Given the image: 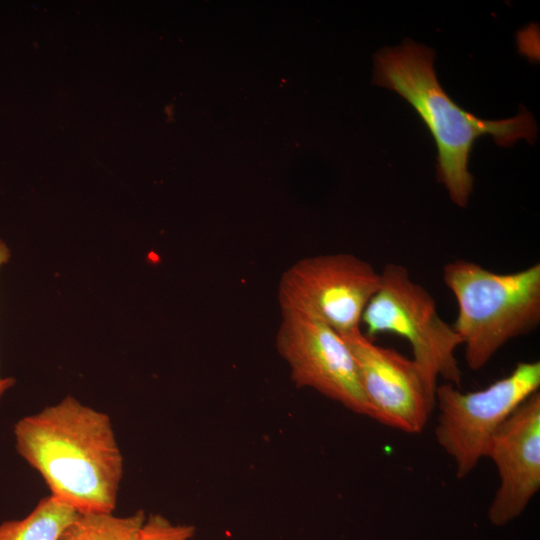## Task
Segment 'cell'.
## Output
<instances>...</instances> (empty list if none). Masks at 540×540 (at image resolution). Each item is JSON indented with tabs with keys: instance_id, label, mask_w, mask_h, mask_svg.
Segmentation results:
<instances>
[{
	"instance_id": "cell-11",
	"label": "cell",
	"mask_w": 540,
	"mask_h": 540,
	"mask_svg": "<svg viewBox=\"0 0 540 540\" xmlns=\"http://www.w3.org/2000/svg\"><path fill=\"white\" fill-rule=\"evenodd\" d=\"M145 519L142 510L129 516L80 513L58 540H138Z\"/></svg>"
},
{
	"instance_id": "cell-1",
	"label": "cell",
	"mask_w": 540,
	"mask_h": 540,
	"mask_svg": "<svg viewBox=\"0 0 540 540\" xmlns=\"http://www.w3.org/2000/svg\"><path fill=\"white\" fill-rule=\"evenodd\" d=\"M13 433L50 494L80 513H113L124 459L109 415L67 396L21 418Z\"/></svg>"
},
{
	"instance_id": "cell-5",
	"label": "cell",
	"mask_w": 540,
	"mask_h": 540,
	"mask_svg": "<svg viewBox=\"0 0 540 540\" xmlns=\"http://www.w3.org/2000/svg\"><path fill=\"white\" fill-rule=\"evenodd\" d=\"M539 387V361L519 362L507 376L477 391L462 392L448 382L437 386L435 436L453 460L458 479L486 457L499 426Z\"/></svg>"
},
{
	"instance_id": "cell-7",
	"label": "cell",
	"mask_w": 540,
	"mask_h": 540,
	"mask_svg": "<svg viewBox=\"0 0 540 540\" xmlns=\"http://www.w3.org/2000/svg\"><path fill=\"white\" fill-rule=\"evenodd\" d=\"M276 348L297 387L311 388L371 417L354 357L342 336L312 314L281 310Z\"/></svg>"
},
{
	"instance_id": "cell-10",
	"label": "cell",
	"mask_w": 540,
	"mask_h": 540,
	"mask_svg": "<svg viewBox=\"0 0 540 540\" xmlns=\"http://www.w3.org/2000/svg\"><path fill=\"white\" fill-rule=\"evenodd\" d=\"M79 514L71 505L50 494L26 517L0 523V540H58Z\"/></svg>"
},
{
	"instance_id": "cell-3",
	"label": "cell",
	"mask_w": 540,
	"mask_h": 540,
	"mask_svg": "<svg viewBox=\"0 0 540 540\" xmlns=\"http://www.w3.org/2000/svg\"><path fill=\"white\" fill-rule=\"evenodd\" d=\"M443 280L454 295V330L471 370L483 368L511 339L540 323V263L513 273H496L458 259L443 267Z\"/></svg>"
},
{
	"instance_id": "cell-13",
	"label": "cell",
	"mask_w": 540,
	"mask_h": 540,
	"mask_svg": "<svg viewBox=\"0 0 540 540\" xmlns=\"http://www.w3.org/2000/svg\"><path fill=\"white\" fill-rule=\"evenodd\" d=\"M10 258V250L7 245L0 239V268ZM15 381L10 377L0 376V401L4 393L14 385Z\"/></svg>"
},
{
	"instance_id": "cell-8",
	"label": "cell",
	"mask_w": 540,
	"mask_h": 540,
	"mask_svg": "<svg viewBox=\"0 0 540 540\" xmlns=\"http://www.w3.org/2000/svg\"><path fill=\"white\" fill-rule=\"evenodd\" d=\"M340 335L354 357L371 418L405 433H420L436 404L437 379L415 360L375 344L360 329Z\"/></svg>"
},
{
	"instance_id": "cell-6",
	"label": "cell",
	"mask_w": 540,
	"mask_h": 540,
	"mask_svg": "<svg viewBox=\"0 0 540 540\" xmlns=\"http://www.w3.org/2000/svg\"><path fill=\"white\" fill-rule=\"evenodd\" d=\"M380 285V273L350 253L303 258L283 273L281 310L309 313L339 334L360 329L364 309Z\"/></svg>"
},
{
	"instance_id": "cell-9",
	"label": "cell",
	"mask_w": 540,
	"mask_h": 540,
	"mask_svg": "<svg viewBox=\"0 0 540 540\" xmlns=\"http://www.w3.org/2000/svg\"><path fill=\"white\" fill-rule=\"evenodd\" d=\"M486 457L499 474L489 520L504 525L519 516L540 489V393L522 402L494 433Z\"/></svg>"
},
{
	"instance_id": "cell-4",
	"label": "cell",
	"mask_w": 540,
	"mask_h": 540,
	"mask_svg": "<svg viewBox=\"0 0 540 540\" xmlns=\"http://www.w3.org/2000/svg\"><path fill=\"white\" fill-rule=\"evenodd\" d=\"M369 339L393 333L411 345L415 360L432 377L460 387L462 372L456 349L462 345L453 326L438 314L432 295L412 280L409 270L388 263L380 272V285L362 314Z\"/></svg>"
},
{
	"instance_id": "cell-12",
	"label": "cell",
	"mask_w": 540,
	"mask_h": 540,
	"mask_svg": "<svg viewBox=\"0 0 540 540\" xmlns=\"http://www.w3.org/2000/svg\"><path fill=\"white\" fill-rule=\"evenodd\" d=\"M195 527L188 524H174L160 514H151L140 529L138 540H192Z\"/></svg>"
},
{
	"instance_id": "cell-2",
	"label": "cell",
	"mask_w": 540,
	"mask_h": 540,
	"mask_svg": "<svg viewBox=\"0 0 540 540\" xmlns=\"http://www.w3.org/2000/svg\"><path fill=\"white\" fill-rule=\"evenodd\" d=\"M434 56L432 49L409 39L385 47L375 55L373 83L395 91L414 108L437 145L438 181L454 204L466 207L474 184L468 164L475 141L489 134L501 147L520 139L532 144L537 125L525 108L502 120L481 119L464 110L438 82Z\"/></svg>"
}]
</instances>
